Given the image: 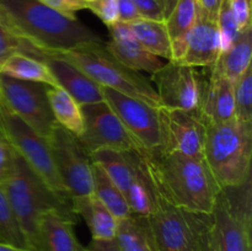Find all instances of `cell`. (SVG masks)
Wrapping results in <instances>:
<instances>
[{
	"label": "cell",
	"mask_w": 252,
	"mask_h": 251,
	"mask_svg": "<svg viewBox=\"0 0 252 251\" xmlns=\"http://www.w3.org/2000/svg\"><path fill=\"white\" fill-rule=\"evenodd\" d=\"M15 150L10 145V143L0 135V184L9 176L14 162Z\"/></svg>",
	"instance_id": "38"
},
{
	"label": "cell",
	"mask_w": 252,
	"mask_h": 251,
	"mask_svg": "<svg viewBox=\"0 0 252 251\" xmlns=\"http://www.w3.org/2000/svg\"><path fill=\"white\" fill-rule=\"evenodd\" d=\"M41 61L48 66L57 85L73 96L80 106L105 100L102 88L70 62L48 53H44Z\"/></svg>",
	"instance_id": "17"
},
{
	"label": "cell",
	"mask_w": 252,
	"mask_h": 251,
	"mask_svg": "<svg viewBox=\"0 0 252 251\" xmlns=\"http://www.w3.org/2000/svg\"><path fill=\"white\" fill-rule=\"evenodd\" d=\"M115 240L122 251H155L147 217L130 214L118 219Z\"/></svg>",
	"instance_id": "25"
},
{
	"label": "cell",
	"mask_w": 252,
	"mask_h": 251,
	"mask_svg": "<svg viewBox=\"0 0 252 251\" xmlns=\"http://www.w3.org/2000/svg\"><path fill=\"white\" fill-rule=\"evenodd\" d=\"M161 144L159 154L203 157L207 122L199 111L159 107ZM204 159V157H203Z\"/></svg>",
	"instance_id": "12"
},
{
	"label": "cell",
	"mask_w": 252,
	"mask_h": 251,
	"mask_svg": "<svg viewBox=\"0 0 252 251\" xmlns=\"http://www.w3.org/2000/svg\"><path fill=\"white\" fill-rule=\"evenodd\" d=\"M102 95L144 152L157 155L161 144L159 107L108 88H102Z\"/></svg>",
	"instance_id": "14"
},
{
	"label": "cell",
	"mask_w": 252,
	"mask_h": 251,
	"mask_svg": "<svg viewBox=\"0 0 252 251\" xmlns=\"http://www.w3.org/2000/svg\"><path fill=\"white\" fill-rule=\"evenodd\" d=\"M211 216L219 251H251L250 180L239 187L221 188Z\"/></svg>",
	"instance_id": "7"
},
{
	"label": "cell",
	"mask_w": 252,
	"mask_h": 251,
	"mask_svg": "<svg viewBox=\"0 0 252 251\" xmlns=\"http://www.w3.org/2000/svg\"><path fill=\"white\" fill-rule=\"evenodd\" d=\"M198 2H199V7H201L202 16L217 22L221 0H198Z\"/></svg>",
	"instance_id": "40"
},
{
	"label": "cell",
	"mask_w": 252,
	"mask_h": 251,
	"mask_svg": "<svg viewBox=\"0 0 252 251\" xmlns=\"http://www.w3.org/2000/svg\"><path fill=\"white\" fill-rule=\"evenodd\" d=\"M196 69L179 61H167L161 69L152 74L150 81L162 107L199 110L204 80Z\"/></svg>",
	"instance_id": "13"
},
{
	"label": "cell",
	"mask_w": 252,
	"mask_h": 251,
	"mask_svg": "<svg viewBox=\"0 0 252 251\" xmlns=\"http://www.w3.org/2000/svg\"><path fill=\"white\" fill-rule=\"evenodd\" d=\"M199 15H201V7L198 0H177L174 9L166 17L165 25L171 39V61L179 59L185 37L198 21Z\"/></svg>",
	"instance_id": "23"
},
{
	"label": "cell",
	"mask_w": 252,
	"mask_h": 251,
	"mask_svg": "<svg viewBox=\"0 0 252 251\" xmlns=\"http://www.w3.org/2000/svg\"><path fill=\"white\" fill-rule=\"evenodd\" d=\"M84 251H85V248H84Z\"/></svg>",
	"instance_id": "45"
},
{
	"label": "cell",
	"mask_w": 252,
	"mask_h": 251,
	"mask_svg": "<svg viewBox=\"0 0 252 251\" xmlns=\"http://www.w3.org/2000/svg\"><path fill=\"white\" fill-rule=\"evenodd\" d=\"M251 2L252 0H229L231 14L240 32L251 27Z\"/></svg>",
	"instance_id": "35"
},
{
	"label": "cell",
	"mask_w": 252,
	"mask_h": 251,
	"mask_svg": "<svg viewBox=\"0 0 252 251\" xmlns=\"http://www.w3.org/2000/svg\"><path fill=\"white\" fill-rule=\"evenodd\" d=\"M47 94L57 125L79 137L83 133L84 121L78 101L61 86H48Z\"/></svg>",
	"instance_id": "26"
},
{
	"label": "cell",
	"mask_w": 252,
	"mask_h": 251,
	"mask_svg": "<svg viewBox=\"0 0 252 251\" xmlns=\"http://www.w3.org/2000/svg\"><path fill=\"white\" fill-rule=\"evenodd\" d=\"M85 251H122L118 246L117 241L115 239L110 240H96L93 239L88 246L85 248Z\"/></svg>",
	"instance_id": "41"
},
{
	"label": "cell",
	"mask_w": 252,
	"mask_h": 251,
	"mask_svg": "<svg viewBox=\"0 0 252 251\" xmlns=\"http://www.w3.org/2000/svg\"><path fill=\"white\" fill-rule=\"evenodd\" d=\"M164 1H165V6H166V17H167L170 15V12H171V10L174 9L177 0H164Z\"/></svg>",
	"instance_id": "43"
},
{
	"label": "cell",
	"mask_w": 252,
	"mask_h": 251,
	"mask_svg": "<svg viewBox=\"0 0 252 251\" xmlns=\"http://www.w3.org/2000/svg\"><path fill=\"white\" fill-rule=\"evenodd\" d=\"M0 133L52 191L64 198H71L59 179L47 139L2 103L0 105Z\"/></svg>",
	"instance_id": "8"
},
{
	"label": "cell",
	"mask_w": 252,
	"mask_h": 251,
	"mask_svg": "<svg viewBox=\"0 0 252 251\" xmlns=\"http://www.w3.org/2000/svg\"><path fill=\"white\" fill-rule=\"evenodd\" d=\"M0 73L25 81L41 83L48 86H58L48 66L39 59L26 54H14L0 66Z\"/></svg>",
	"instance_id": "27"
},
{
	"label": "cell",
	"mask_w": 252,
	"mask_h": 251,
	"mask_svg": "<svg viewBox=\"0 0 252 251\" xmlns=\"http://www.w3.org/2000/svg\"><path fill=\"white\" fill-rule=\"evenodd\" d=\"M251 27L239 34L229 47L223 49L218 61L211 66L214 73L235 83L251 66L252 44Z\"/></svg>",
	"instance_id": "22"
},
{
	"label": "cell",
	"mask_w": 252,
	"mask_h": 251,
	"mask_svg": "<svg viewBox=\"0 0 252 251\" xmlns=\"http://www.w3.org/2000/svg\"><path fill=\"white\" fill-rule=\"evenodd\" d=\"M76 219L59 211H49L38 223L36 251H84L74 233Z\"/></svg>",
	"instance_id": "18"
},
{
	"label": "cell",
	"mask_w": 252,
	"mask_h": 251,
	"mask_svg": "<svg viewBox=\"0 0 252 251\" xmlns=\"http://www.w3.org/2000/svg\"><path fill=\"white\" fill-rule=\"evenodd\" d=\"M47 143L59 179L69 196L93 193L91 157L78 137L57 125Z\"/></svg>",
	"instance_id": "10"
},
{
	"label": "cell",
	"mask_w": 252,
	"mask_h": 251,
	"mask_svg": "<svg viewBox=\"0 0 252 251\" xmlns=\"http://www.w3.org/2000/svg\"><path fill=\"white\" fill-rule=\"evenodd\" d=\"M0 243L29 250L24 234L10 208L9 201L1 186H0Z\"/></svg>",
	"instance_id": "30"
},
{
	"label": "cell",
	"mask_w": 252,
	"mask_h": 251,
	"mask_svg": "<svg viewBox=\"0 0 252 251\" xmlns=\"http://www.w3.org/2000/svg\"><path fill=\"white\" fill-rule=\"evenodd\" d=\"M223 51L218 24L199 15L198 21L186 34L177 61L193 68H211Z\"/></svg>",
	"instance_id": "15"
},
{
	"label": "cell",
	"mask_w": 252,
	"mask_h": 251,
	"mask_svg": "<svg viewBox=\"0 0 252 251\" xmlns=\"http://www.w3.org/2000/svg\"><path fill=\"white\" fill-rule=\"evenodd\" d=\"M0 186L24 234L29 251H36L38 223L43 214L59 211L73 218L76 217L71 198H64L52 191L16 152L11 171Z\"/></svg>",
	"instance_id": "3"
},
{
	"label": "cell",
	"mask_w": 252,
	"mask_h": 251,
	"mask_svg": "<svg viewBox=\"0 0 252 251\" xmlns=\"http://www.w3.org/2000/svg\"><path fill=\"white\" fill-rule=\"evenodd\" d=\"M198 111L207 123H221L235 118L233 81L211 69L208 80L204 81Z\"/></svg>",
	"instance_id": "19"
},
{
	"label": "cell",
	"mask_w": 252,
	"mask_h": 251,
	"mask_svg": "<svg viewBox=\"0 0 252 251\" xmlns=\"http://www.w3.org/2000/svg\"><path fill=\"white\" fill-rule=\"evenodd\" d=\"M252 122L238 118L207 123L203 157L221 188L239 187L250 180Z\"/></svg>",
	"instance_id": "4"
},
{
	"label": "cell",
	"mask_w": 252,
	"mask_h": 251,
	"mask_svg": "<svg viewBox=\"0 0 252 251\" xmlns=\"http://www.w3.org/2000/svg\"><path fill=\"white\" fill-rule=\"evenodd\" d=\"M150 177L174 206L211 214L221 187L203 157L142 154Z\"/></svg>",
	"instance_id": "2"
},
{
	"label": "cell",
	"mask_w": 252,
	"mask_h": 251,
	"mask_svg": "<svg viewBox=\"0 0 252 251\" xmlns=\"http://www.w3.org/2000/svg\"><path fill=\"white\" fill-rule=\"evenodd\" d=\"M71 206L74 213L83 217L85 223L88 224L93 239L96 240L115 239L118 219L95 194L90 193L71 197Z\"/></svg>",
	"instance_id": "21"
},
{
	"label": "cell",
	"mask_w": 252,
	"mask_h": 251,
	"mask_svg": "<svg viewBox=\"0 0 252 251\" xmlns=\"http://www.w3.org/2000/svg\"><path fill=\"white\" fill-rule=\"evenodd\" d=\"M93 171V194H95L117 219L130 216L129 206L125 194L113 184L105 170L96 162L91 161Z\"/></svg>",
	"instance_id": "28"
},
{
	"label": "cell",
	"mask_w": 252,
	"mask_h": 251,
	"mask_svg": "<svg viewBox=\"0 0 252 251\" xmlns=\"http://www.w3.org/2000/svg\"><path fill=\"white\" fill-rule=\"evenodd\" d=\"M142 19L153 21L166 20V6L164 0H132Z\"/></svg>",
	"instance_id": "34"
},
{
	"label": "cell",
	"mask_w": 252,
	"mask_h": 251,
	"mask_svg": "<svg viewBox=\"0 0 252 251\" xmlns=\"http://www.w3.org/2000/svg\"><path fill=\"white\" fill-rule=\"evenodd\" d=\"M235 118L252 122V68L248 69L234 83Z\"/></svg>",
	"instance_id": "32"
},
{
	"label": "cell",
	"mask_w": 252,
	"mask_h": 251,
	"mask_svg": "<svg viewBox=\"0 0 252 251\" xmlns=\"http://www.w3.org/2000/svg\"><path fill=\"white\" fill-rule=\"evenodd\" d=\"M128 26L143 48L165 61H171V39L165 21L139 19L128 24Z\"/></svg>",
	"instance_id": "24"
},
{
	"label": "cell",
	"mask_w": 252,
	"mask_h": 251,
	"mask_svg": "<svg viewBox=\"0 0 252 251\" xmlns=\"http://www.w3.org/2000/svg\"><path fill=\"white\" fill-rule=\"evenodd\" d=\"M0 251H29L25 250V249H20V248H15L12 245H7V244L0 243Z\"/></svg>",
	"instance_id": "42"
},
{
	"label": "cell",
	"mask_w": 252,
	"mask_h": 251,
	"mask_svg": "<svg viewBox=\"0 0 252 251\" xmlns=\"http://www.w3.org/2000/svg\"><path fill=\"white\" fill-rule=\"evenodd\" d=\"M70 62L101 88H108L130 97L138 98L154 107H161L152 81L138 71L121 64L106 49L105 42L83 44L64 51L43 52Z\"/></svg>",
	"instance_id": "5"
},
{
	"label": "cell",
	"mask_w": 252,
	"mask_h": 251,
	"mask_svg": "<svg viewBox=\"0 0 252 251\" xmlns=\"http://www.w3.org/2000/svg\"><path fill=\"white\" fill-rule=\"evenodd\" d=\"M0 135H1V133H0Z\"/></svg>",
	"instance_id": "46"
},
{
	"label": "cell",
	"mask_w": 252,
	"mask_h": 251,
	"mask_svg": "<svg viewBox=\"0 0 252 251\" xmlns=\"http://www.w3.org/2000/svg\"><path fill=\"white\" fill-rule=\"evenodd\" d=\"M142 19L132 0H118V21L130 24Z\"/></svg>",
	"instance_id": "39"
},
{
	"label": "cell",
	"mask_w": 252,
	"mask_h": 251,
	"mask_svg": "<svg viewBox=\"0 0 252 251\" xmlns=\"http://www.w3.org/2000/svg\"><path fill=\"white\" fill-rule=\"evenodd\" d=\"M0 105H1V93H0Z\"/></svg>",
	"instance_id": "44"
},
{
	"label": "cell",
	"mask_w": 252,
	"mask_h": 251,
	"mask_svg": "<svg viewBox=\"0 0 252 251\" xmlns=\"http://www.w3.org/2000/svg\"><path fill=\"white\" fill-rule=\"evenodd\" d=\"M84 128L78 137L89 155L100 149L120 152H137L148 154L139 143L128 132L120 118L105 100L81 106Z\"/></svg>",
	"instance_id": "11"
},
{
	"label": "cell",
	"mask_w": 252,
	"mask_h": 251,
	"mask_svg": "<svg viewBox=\"0 0 252 251\" xmlns=\"http://www.w3.org/2000/svg\"><path fill=\"white\" fill-rule=\"evenodd\" d=\"M91 161L100 165L113 184L122 191H128L142 165V157L137 152H120L113 149H100L90 155Z\"/></svg>",
	"instance_id": "20"
},
{
	"label": "cell",
	"mask_w": 252,
	"mask_h": 251,
	"mask_svg": "<svg viewBox=\"0 0 252 251\" xmlns=\"http://www.w3.org/2000/svg\"><path fill=\"white\" fill-rule=\"evenodd\" d=\"M47 88L44 84L19 80L0 73L1 103L44 139H48L57 126Z\"/></svg>",
	"instance_id": "9"
},
{
	"label": "cell",
	"mask_w": 252,
	"mask_h": 251,
	"mask_svg": "<svg viewBox=\"0 0 252 251\" xmlns=\"http://www.w3.org/2000/svg\"><path fill=\"white\" fill-rule=\"evenodd\" d=\"M142 157V154H140ZM126 199L128 202L132 214L137 216L147 217L154 209L155 204V193L153 188V182L148 174L147 166L142 157V165L138 172L137 179L132 184V186L128 188L125 194Z\"/></svg>",
	"instance_id": "29"
},
{
	"label": "cell",
	"mask_w": 252,
	"mask_h": 251,
	"mask_svg": "<svg viewBox=\"0 0 252 251\" xmlns=\"http://www.w3.org/2000/svg\"><path fill=\"white\" fill-rule=\"evenodd\" d=\"M86 5L106 26L118 21V0H86Z\"/></svg>",
	"instance_id": "33"
},
{
	"label": "cell",
	"mask_w": 252,
	"mask_h": 251,
	"mask_svg": "<svg viewBox=\"0 0 252 251\" xmlns=\"http://www.w3.org/2000/svg\"><path fill=\"white\" fill-rule=\"evenodd\" d=\"M39 1L69 17H75L76 12L88 9L86 0H39Z\"/></svg>",
	"instance_id": "37"
},
{
	"label": "cell",
	"mask_w": 252,
	"mask_h": 251,
	"mask_svg": "<svg viewBox=\"0 0 252 251\" xmlns=\"http://www.w3.org/2000/svg\"><path fill=\"white\" fill-rule=\"evenodd\" d=\"M198 251H219L213 234L211 214H204L198 230Z\"/></svg>",
	"instance_id": "36"
},
{
	"label": "cell",
	"mask_w": 252,
	"mask_h": 251,
	"mask_svg": "<svg viewBox=\"0 0 252 251\" xmlns=\"http://www.w3.org/2000/svg\"><path fill=\"white\" fill-rule=\"evenodd\" d=\"M14 54H26L39 61L43 56L41 49L34 47L26 39L20 38L10 30H7L4 25L0 24V66Z\"/></svg>",
	"instance_id": "31"
},
{
	"label": "cell",
	"mask_w": 252,
	"mask_h": 251,
	"mask_svg": "<svg viewBox=\"0 0 252 251\" xmlns=\"http://www.w3.org/2000/svg\"><path fill=\"white\" fill-rule=\"evenodd\" d=\"M152 182L155 204L152 213L147 216V220L154 250L198 251V230L204 214L174 206L161 193L153 180Z\"/></svg>",
	"instance_id": "6"
},
{
	"label": "cell",
	"mask_w": 252,
	"mask_h": 251,
	"mask_svg": "<svg viewBox=\"0 0 252 251\" xmlns=\"http://www.w3.org/2000/svg\"><path fill=\"white\" fill-rule=\"evenodd\" d=\"M107 27L111 39L105 42L106 49L127 68L138 73L147 71L149 74H154L167 62L143 48L128 24L117 21Z\"/></svg>",
	"instance_id": "16"
},
{
	"label": "cell",
	"mask_w": 252,
	"mask_h": 251,
	"mask_svg": "<svg viewBox=\"0 0 252 251\" xmlns=\"http://www.w3.org/2000/svg\"><path fill=\"white\" fill-rule=\"evenodd\" d=\"M0 24L43 52L101 42L96 32L39 0H0Z\"/></svg>",
	"instance_id": "1"
}]
</instances>
